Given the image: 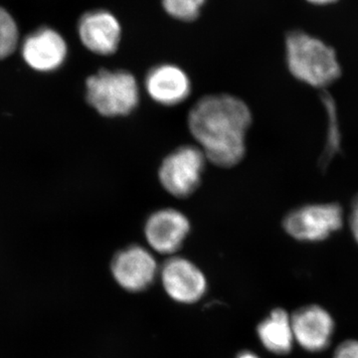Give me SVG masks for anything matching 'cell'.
<instances>
[{"mask_svg": "<svg viewBox=\"0 0 358 358\" xmlns=\"http://www.w3.org/2000/svg\"><path fill=\"white\" fill-rule=\"evenodd\" d=\"M308 1L313 4H317V6H327V4L334 3L338 0H308Z\"/></svg>", "mask_w": 358, "mask_h": 358, "instance_id": "obj_18", "label": "cell"}, {"mask_svg": "<svg viewBox=\"0 0 358 358\" xmlns=\"http://www.w3.org/2000/svg\"><path fill=\"white\" fill-rule=\"evenodd\" d=\"M190 230L189 219L183 212L166 207L148 216L143 233L150 249L162 255H173L183 246Z\"/></svg>", "mask_w": 358, "mask_h": 358, "instance_id": "obj_7", "label": "cell"}, {"mask_svg": "<svg viewBox=\"0 0 358 358\" xmlns=\"http://www.w3.org/2000/svg\"><path fill=\"white\" fill-rule=\"evenodd\" d=\"M26 64L39 72H52L62 66L68 46L60 33L42 27L26 37L21 48Z\"/></svg>", "mask_w": 358, "mask_h": 358, "instance_id": "obj_11", "label": "cell"}, {"mask_svg": "<svg viewBox=\"0 0 358 358\" xmlns=\"http://www.w3.org/2000/svg\"><path fill=\"white\" fill-rule=\"evenodd\" d=\"M86 98L103 117H127L140 105V84L129 71L102 69L87 79Z\"/></svg>", "mask_w": 358, "mask_h": 358, "instance_id": "obj_3", "label": "cell"}, {"mask_svg": "<svg viewBox=\"0 0 358 358\" xmlns=\"http://www.w3.org/2000/svg\"><path fill=\"white\" fill-rule=\"evenodd\" d=\"M20 31L10 13L0 6V59L10 56L17 47Z\"/></svg>", "mask_w": 358, "mask_h": 358, "instance_id": "obj_14", "label": "cell"}, {"mask_svg": "<svg viewBox=\"0 0 358 358\" xmlns=\"http://www.w3.org/2000/svg\"><path fill=\"white\" fill-rule=\"evenodd\" d=\"M264 348L275 355H287L294 341L291 317L282 308H275L257 327Z\"/></svg>", "mask_w": 358, "mask_h": 358, "instance_id": "obj_13", "label": "cell"}, {"mask_svg": "<svg viewBox=\"0 0 358 358\" xmlns=\"http://www.w3.org/2000/svg\"><path fill=\"white\" fill-rule=\"evenodd\" d=\"M237 358H260L255 353L250 352V350H245V352H240Z\"/></svg>", "mask_w": 358, "mask_h": 358, "instance_id": "obj_19", "label": "cell"}, {"mask_svg": "<svg viewBox=\"0 0 358 358\" xmlns=\"http://www.w3.org/2000/svg\"><path fill=\"white\" fill-rule=\"evenodd\" d=\"M286 59L293 77L313 88H327L338 81L343 72L336 51L305 32L288 34Z\"/></svg>", "mask_w": 358, "mask_h": 358, "instance_id": "obj_2", "label": "cell"}, {"mask_svg": "<svg viewBox=\"0 0 358 358\" xmlns=\"http://www.w3.org/2000/svg\"><path fill=\"white\" fill-rule=\"evenodd\" d=\"M160 280L169 298L180 303H194L207 291V280L192 261L173 256L159 268Z\"/></svg>", "mask_w": 358, "mask_h": 358, "instance_id": "obj_8", "label": "cell"}, {"mask_svg": "<svg viewBox=\"0 0 358 358\" xmlns=\"http://www.w3.org/2000/svg\"><path fill=\"white\" fill-rule=\"evenodd\" d=\"M350 226L353 237L358 244V193L352 202V208L350 213Z\"/></svg>", "mask_w": 358, "mask_h": 358, "instance_id": "obj_17", "label": "cell"}, {"mask_svg": "<svg viewBox=\"0 0 358 358\" xmlns=\"http://www.w3.org/2000/svg\"><path fill=\"white\" fill-rule=\"evenodd\" d=\"M145 90L155 103L167 108L176 107L189 98L192 82L182 68L164 63L148 71Z\"/></svg>", "mask_w": 358, "mask_h": 358, "instance_id": "obj_9", "label": "cell"}, {"mask_svg": "<svg viewBox=\"0 0 358 358\" xmlns=\"http://www.w3.org/2000/svg\"><path fill=\"white\" fill-rule=\"evenodd\" d=\"M334 358H358V341H346L336 348Z\"/></svg>", "mask_w": 358, "mask_h": 358, "instance_id": "obj_16", "label": "cell"}, {"mask_svg": "<svg viewBox=\"0 0 358 358\" xmlns=\"http://www.w3.org/2000/svg\"><path fill=\"white\" fill-rule=\"evenodd\" d=\"M110 271L120 287L131 293H138L152 286L159 268L150 250L141 245H129L115 254Z\"/></svg>", "mask_w": 358, "mask_h": 358, "instance_id": "obj_6", "label": "cell"}, {"mask_svg": "<svg viewBox=\"0 0 358 358\" xmlns=\"http://www.w3.org/2000/svg\"><path fill=\"white\" fill-rule=\"evenodd\" d=\"M205 0H162L164 10L173 18L192 21L199 17Z\"/></svg>", "mask_w": 358, "mask_h": 358, "instance_id": "obj_15", "label": "cell"}, {"mask_svg": "<svg viewBox=\"0 0 358 358\" xmlns=\"http://www.w3.org/2000/svg\"><path fill=\"white\" fill-rule=\"evenodd\" d=\"M291 322L294 341L308 352H322L331 343L334 320L319 306L299 308L292 315Z\"/></svg>", "mask_w": 358, "mask_h": 358, "instance_id": "obj_12", "label": "cell"}, {"mask_svg": "<svg viewBox=\"0 0 358 358\" xmlns=\"http://www.w3.org/2000/svg\"><path fill=\"white\" fill-rule=\"evenodd\" d=\"M343 224V210L336 202L303 205L285 216L282 227L301 242L326 240Z\"/></svg>", "mask_w": 358, "mask_h": 358, "instance_id": "obj_5", "label": "cell"}, {"mask_svg": "<svg viewBox=\"0 0 358 358\" xmlns=\"http://www.w3.org/2000/svg\"><path fill=\"white\" fill-rule=\"evenodd\" d=\"M206 162L196 145H180L160 162L157 173L160 185L176 199H187L201 185Z\"/></svg>", "mask_w": 358, "mask_h": 358, "instance_id": "obj_4", "label": "cell"}, {"mask_svg": "<svg viewBox=\"0 0 358 358\" xmlns=\"http://www.w3.org/2000/svg\"><path fill=\"white\" fill-rule=\"evenodd\" d=\"M253 115L242 99L230 94L200 98L187 115V128L207 162L222 169L236 166L247 152Z\"/></svg>", "mask_w": 358, "mask_h": 358, "instance_id": "obj_1", "label": "cell"}, {"mask_svg": "<svg viewBox=\"0 0 358 358\" xmlns=\"http://www.w3.org/2000/svg\"><path fill=\"white\" fill-rule=\"evenodd\" d=\"M78 33L84 46L96 55H113L121 43V23L107 10L85 13L78 24Z\"/></svg>", "mask_w": 358, "mask_h": 358, "instance_id": "obj_10", "label": "cell"}]
</instances>
